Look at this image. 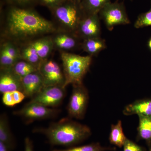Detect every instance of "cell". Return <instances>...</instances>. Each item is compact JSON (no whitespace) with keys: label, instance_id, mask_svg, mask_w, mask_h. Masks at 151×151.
Instances as JSON below:
<instances>
[{"label":"cell","instance_id":"1","mask_svg":"<svg viewBox=\"0 0 151 151\" xmlns=\"http://www.w3.org/2000/svg\"><path fill=\"white\" fill-rule=\"evenodd\" d=\"M57 31L54 23L36 11L27 7L13 6L7 13L2 35L6 40L22 45Z\"/></svg>","mask_w":151,"mask_h":151},{"label":"cell","instance_id":"2","mask_svg":"<svg viewBox=\"0 0 151 151\" xmlns=\"http://www.w3.org/2000/svg\"><path fill=\"white\" fill-rule=\"evenodd\" d=\"M34 132L43 134L52 145L67 147L81 143L91 134L89 127L68 118L52 123L47 128L35 129Z\"/></svg>","mask_w":151,"mask_h":151},{"label":"cell","instance_id":"3","mask_svg":"<svg viewBox=\"0 0 151 151\" xmlns=\"http://www.w3.org/2000/svg\"><path fill=\"white\" fill-rule=\"evenodd\" d=\"M50 10L58 30L75 34L79 23L85 15L81 2L76 0H64Z\"/></svg>","mask_w":151,"mask_h":151},{"label":"cell","instance_id":"4","mask_svg":"<svg viewBox=\"0 0 151 151\" xmlns=\"http://www.w3.org/2000/svg\"><path fill=\"white\" fill-rule=\"evenodd\" d=\"M60 52L65 77L64 88L70 84L73 86L83 84V78L92 63V57L81 56L65 52Z\"/></svg>","mask_w":151,"mask_h":151},{"label":"cell","instance_id":"5","mask_svg":"<svg viewBox=\"0 0 151 151\" xmlns=\"http://www.w3.org/2000/svg\"><path fill=\"white\" fill-rule=\"evenodd\" d=\"M98 15L109 31H112L116 26L130 23L123 3L109 2L100 11Z\"/></svg>","mask_w":151,"mask_h":151},{"label":"cell","instance_id":"6","mask_svg":"<svg viewBox=\"0 0 151 151\" xmlns=\"http://www.w3.org/2000/svg\"><path fill=\"white\" fill-rule=\"evenodd\" d=\"M73 86L72 94L68 105V112L71 118L82 119L85 116L88 105V90L83 84Z\"/></svg>","mask_w":151,"mask_h":151},{"label":"cell","instance_id":"7","mask_svg":"<svg viewBox=\"0 0 151 151\" xmlns=\"http://www.w3.org/2000/svg\"><path fill=\"white\" fill-rule=\"evenodd\" d=\"M60 111V110L54 108L29 102L20 110L15 111L14 113L29 122L53 118L57 115Z\"/></svg>","mask_w":151,"mask_h":151},{"label":"cell","instance_id":"8","mask_svg":"<svg viewBox=\"0 0 151 151\" xmlns=\"http://www.w3.org/2000/svg\"><path fill=\"white\" fill-rule=\"evenodd\" d=\"M38 70L43 78L45 86H60L64 88L65 77L57 63L48 59L43 60Z\"/></svg>","mask_w":151,"mask_h":151},{"label":"cell","instance_id":"9","mask_svg":"<svg viewBox=\"0 0 151 151\" xmlns=\"http://www.w3.org/2000/svg\"><path fill=\"white\" fill-rule=\"evenodd\" d=\"M65 94V88L62 86H45L30 102L54 108L62 103Z\"/></svg>","mask_w":151,"mask_h":151},{"label":"cell","instance_id":"10","mask_svg":"<svg viewBox=\"0 0 151 151\" xmlns=\"http://www.w3.org/2000/svg\"><path fill=\"white\" fill-rule=\"evenodd\" d=\"M100 18L98 14H85L81 20L76 35L81 40L91 38L100 37Z\"/></svg>","mask_w":151,"mask_h":151},{"label":"cell","instance_id":"11","mask_svg":"<svg viewBox=\"0 0 151 151\" xmlns=\"http://www.w3.org/2000/svg\"><path fill=\"white\" fill-rule=\"evenodd\" d=\"M54 50L60 52L73 51L81 48V40L75 34L58 30L51 34Z\"/></svg>","mask_w":151,"mask_h":151},{"label":"cell","instance_id":"12","mask_svg":"<svg viewBox=\"0 0 151 151\" xmlns=\"http://www.w3.org/2000/svg\"><path fill=\"white\" fill-rule=\"evenodd\" d=\"M14 91L23 92L22 79L11 68L0 69V92L3 94Z\"/></svg>","mask_w":151,"mask_h":151},{"label":"cell","instance_id":"13","mask_svg":"<svg viewBox=\"0 0 151 151\" xmlns=\"http://www.w3.org/2000/svg\"><path fill=\"white\" fill-rule=\"evenodd\" d=\"M22 82L23 92L26 97L32 98L45 87L43 78L39 70L25 76Z\"/></svg>","mask_w":151,"mask_h":151},{"label":"cell","instance_id":"14","mask_svg":"<svg viewBox=\"0 0 151 151\" xmlns=\"http://www.w3.org/2000/svg\"><path fill=\"white\" fill-rule=\"evenodd\" d=\"M123 113L126 116H151V98L136 100L127 105L123 110Z\"/></svg>","mask_w":151,"mask_h":151},{"label":"cell","instance_id":"15","mask_svg":"<svg viewBox=\"0 0 151 151\" xmlns=\"http://www.w3.org/2000/svg\"><path fill=\"white\" fill-rule=\"evenodd\" d=\"M29 42L35 49L42 61L48 59L52 51L54 50L51 35L43 36Z\"/></svg>","mask_w":151,"mask_h":151},{"label":"cell","instance_id":"16","mask_svg":"<svg viewBox=\"0 0 151 151\" xmlns=\"http://www.w3.org/2000/svg\"><path fill=\"white\" fill-rule=\"evenodd\" d=\"M107 47L105 40L101 37L91 38L82 40L81 48L92 57L97 56Z\"/></svg>","mask_w":151,"mask_h":151},{"label":"cell","instance_id":"17","mask_svg":"<svg viewBox=\"0 0 151 151\" xmlns=\"http://www.w3.org/2000/svg\"><path fill=\"white\" fill-rule=\"evenodd\" d=\"M0 142L4 144L11 151L15 148L16 142L9 126L5 114L0 117Z\"/></svg>","mask_w":151,"mask_h":151},{"label":"cell","instance_id":"18","mask_svg":"<svg viewBox=\"0 0 151 151\" xmlns=\"http://www.w3.org/2000/svg\"><path fill=\"white\" fill-rule=\"evenodd\" d=\"M137 141L145 140L150 147L151 144V116H139Z\"/></svg>","mask_w":151,"mask_h":151},{"label":"cell","instance_id":"19","mask_svg":"<svg viewBox=\"0 0 151 151\" xmlns=\"http://www.w3.org/2000/svg\"><path fill=\"white\" fill-rule=\"evenodd\" d=\"M20 50L22 59L32 64L39 69L42 60L34 47L29 42H27L21 45Z\"/></svg>","mask_w":151,"mask_h":151},{"label":"cell","instance_id":"20","mask_svg":"<svg viewBox=\"0 0 151 151\" xmlns=\"http://www.w3.org/2000/svg\"><path fill=\"white\" fill-rule=\"evenodd\" d=\"M127 139L123 132L121 121H119L115 125H112L109 136V141L111 144L122 148Z\"/></svg>","mask_w":151,"mask_h":151},{"label":"cell","instance_id":"21","mask_svg":"<svg viewBox=\"0 0 151 151\" xmlns=\"http://www.w3.org/2000/svg\"><path fill=\"white\" fill-rule=\"evenodd\" d=\"M11 68L21 79L30 73L38 70L35 65L22 59L17 61Z\"/></svg>","mask_w":151,"mask_h":151},{"label":"cell","instance_id":"22","mask_svg":"<svg viewBox=\"0 0 151 151\" xmlns=\"http://www.w3.org/2000/svg\"><path fill=\"white\" fill-rule=\"evenodd\" d=\"M111 0H82L81 6L85 14H92L99 13Z\"/></svg>","mask_w":151,"mask_h":151},{"label":"cell","instance_id":"23","mask_svg":"<svg viewBox=\"0 0 151 151\" xmlns=\"http://www.w3.org/2000/svg\"><path fill=\"white\" fill-rule=\"evenodd\" d=\"M26 97L22 92L14 91L3 94V103L6 106L13 107L22 102Z\"/></svg>","mask_w":151,"mask_h":151},{"label":"cell","instance_id":"24","mask_svg":"<svg viewBox=\"0 0 151 151\" xmlns=\"http://www.w3.org/2000/svg\"><path fill=\"white\" fill-rule=\"evenodd\" d=\"M115 147H102L99 143H92L86 145L72 147L64 150H55L52 151H106L114 150Z\"/></svg>","mask_w":151,"mask_h":151},{"label":"cell","instance_id":"25","mask_svg":"<svg viewBox=\"0 0 151 151\" xmlns=\"http://www.w3.org/2000/svg\"><path fill=\"white\" fill-rule=\"evenodd\" d=\"M15 61L9 56L5 47L1 45L0 49V68H11L16 63Z\"/></svg>","mask_w":151,"mask_h":151},{"label":"cell","instance_id":"26","mask_svg":"<svg viewBox=\"0 0 151 151\" xmlns=\"http://www.w3.org/2000/svg\"><path fill=\"white\" fill-rule=\"evenodd\" d=\"M134 26L137 29L151 26V9L148 12L141 14L138 16Z\"/></svg>","mask_w":151,"mask_h":151},{"label":"cell","instance_id":"27","mask_svg":"<svg viewBox=\"0 0 151 151\" xmlns=\"http://www.w3.org/2000/svg\"><path fill=\"white\" fill-rule=\"evenodd\" d=\"M123 147L124 151H146L142 147L128 139L124 143Z\"/></svg>","mask_w":151,"mask_h":151},{"label":"cell","instance_id":"28","mask_svg":"<svg viewBox=\"0 0 151 151\" xmlns=\"http://www.w3.org/2000/svg\"><path fill=\"white\" fill-rule=\"evenodd\" d=\"M7 2L15 6L27 7L37 0H5Z\"/></svg>","mask_w":151,"mask_h":151},{"label":"cell","instance_id":"29","mask_svg":"<svg viewBox=\"0 0 151 151\" xmlns=\"http://www.w3.org/2000/svg\"><path fill=\"white\" fill-rule=\"evenodd\" d=\"M64 0H37V2L41 5L46 7L49 9L54 8L61 4Z\"/></svg>","mask_w":151,"mask_h":151},{"label":"cell","instance_id":"30","mask_svg":"<svg viewBox=\"0 0 151 151\" xmlns=\"http://www.w3.org/2000/svg\"><path fill=\"white\" fill-rule=\"evenodd\" d=\"M24 151H34L32 141L29 137L25 139Z\"/></svg>","mask_w":151,"mask_h":151},{"label":"cell","instance_id":"31","mask_svg":"<svg viewBox=\"0 0 151 151\" xmlns=\"http://www.w3.org/2000/svg\"><path fill=\"white\" fill-rule=\"evenodd\" d=\"M0 151H11V150L4 144L0 142Z\"/></svg>","mask_w":151,"mask_h":151},{"label":"cell","instance_id":"32","mask_svg":"<svg viewBox=\"0 0 151 151\" xmlns=\"http://www.w3.org/2000/svg\"><path fill=\"white\" fill-rule=\"evenodd\" d=\"M148 46L149 48L151 50V37L148 42Z\"/></svg>","mask_w":151,"mask_h":151},{"label":"cell","instance_id":"33","mask_svg":"<svg viewBox=\"0 0 151 151\" xmlns=\"http://www.w3.org/2000/svg\"><path fill=\"white\" fill-rule=\"evenodd\" d=\"M148 151H151V147H150V149H149Z\"/></svg>","mask_w":151,"mask_h":151},{"label":"cell","instance_id":"34","mask_svg":"<svg viewBox=\"0 0 151 151\" xmlns=\"http://www.w3.org/2000/svg\"><path fill=\"white\" fill-rule=\"evenodd\" d=\"M76 1H78L79 2H81V1H82V0H76Z\"/></svg>","mask_w":151,"mask_h":151}]
</instances>
